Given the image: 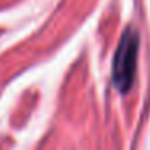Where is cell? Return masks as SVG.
<instances>
[{"instance_id":"cell-1","label":"cell","mask_w":150,"mask_h":150,"mask_svg":"<svg viewBox=\"0 0 150 150\" xmlns=\"http://www.w3.org/2000/svg\"><path fill=\"white\" fill-rule=\"evenodd\" d=\"M137 53H139V34L136 29L127 28L118 44L113 60V82L123 94H126L132 87Z\"/></svg>"}]
</instances>
